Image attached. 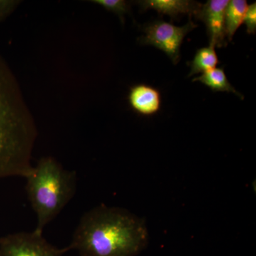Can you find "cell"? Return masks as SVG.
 Returning a JSON list of instances; mask_svg holds the SVG:
<instances>
[{
	"instance_id": "6da1fadb",
	"label": "cell",
	"mask_w": 256,
	"mask_h": 256,
	"mask_svg": "<svg viewBox=\"0 0 256 256\" xmlns=\"http://www.w3.org/2000/svg\"><path fill=\"white\" fill-rule=\"evenodd\" d=\"M148 240L144 220L127 210L102 204L84 215L69 247L80 256H136Z\"/></svg>"
},
{
	"instance_id": "7a4b0ae2",
	"label": "cell",
	"mask_w": 256,
	"mask_h": 256,
	"mask_svg": "<svg viewBox=\"0 0 256 256\" xmlns=\"http://www.w3.org/2000/svg\"><path fill=\"white\" fill-rule=\"evenodd\" d=\"M36 134L18 80L0 56V178L30 174Z\"/></svg>"
},
{
	"instance_id": "3957f363",
	"label": "cell",
	"mask_w": 256,
	"mask_h": 256,
	"mask_svg": "<svg viewBox=\"0 0 256 256\" xmlns=\"http://www.w3.org/2000/svg\"><path fill=\"white\" fill-rule=\"evenodd\" d=\"M25 178L28 200L38 218L35 230L42 233L74 196L76 174L64 170L53 158H44Z\"/></svg>"
},
{
	"instance_id": "277c9868",
	"label": "cell",
	"mask_w": 256,
	"mask_h": 256,
	"mask_svg": "<svg viewBox=\"0 0 256 256\" xmlns=\"http://www.w3.org/2000/svg\"><path fill=\"white\" fill-rule=\"evenodd\" d=\"M197 28L191 20L183 26H176L164 21H156L144 28L146 35L140 38L141 43L151 45L164 52L176 64L180 60V47L185 36Z\"/></svg>"
},
{
	"instance_id": "5b68a950",
	"label": "cell",
	"mask_w": 256,
	"mask_h": 256,
	"mask_svg": "<svg viewBox=\"0 0 256 256\" xmlns=\"http://www.w3.org/2000/svg\"><path fill=\"white\" fill-rule=\"evenodd\" d=\"M69 250V246H54L36 230L10 234L0 238V256H63Z\"/></svg>"
},
{
	"instance_id": "8992f818",
	"label": "cell",
	"mask_w": 256,
	"mask_h": 256,
	"mask_svg": "<svg viewBox=\"0 0 256 256\" xmlns=\"http://www.w3.org/2000/svg\"><path fill=\"white\" fill-rule=\"evenodd\" d=\"M228 0H208L202 4L195 18L206 25L210 44L222 48L226 46V41L225 12Z\"/></svg>"
},
{
	"instance_id": "52a82bcc",
	"label": "cell",
	"mask_w": 256,
	"mask_h": 256,
	"mask_svg": "<svg viewBox=\"0 0 256 256\" xmlns=\"http://www.w3.org/2000/svg\"><path fill=\"white\" fill-rule=\"evenodd\" d=\"M129 102L136 112L144 116L158 112L161 106V96L154 88L140 84L131 88Z\"/></svg>"
},
{
	"instance_id": "ba28073f",
	"label": "cell",
	"mask_w": 256,
	"mask_h": 256,
	"mask_svg": "<svg viewBox=\"0 0 256 256\" xmlns=\"http://www.w3.org/2000/svg\"><path fill=\"white\" fill-rule=\"evenodd\" d=\"M143 10H156L159 14L169 15L172 18L180 14L196 15L202 4L190 0H144L138 2Z\"/></svg>"
},
{
	"instance_id": "9c48e42d",
	"label": "cell",
	"mask_w": 256,
	"mask_h": 256,
	"mask_svg": "<svg viewBox=\"0 0 256 256\" xmlns=\"http://www.w3.org/2000/svg\"><path fill=\"white\" fill-rule=\"evenodd\" d=\"M246 0L228 1L225 12L226 34L230 42L240 25L244 23L248 9Z\"/></svg>"
},
{
	"instance_id": "30bf717a",
	"label": "cell",
	"mask_w": 256,
	"mask_h": 256,
	"mask_svg": "<svg viewBox=\"0 0 256 256\" xmlns=\"http://www.w3.org/2000/svg\"><path fill=\"white\" fill-rule=\"evenodd\" d=\"M192 82H200L210 88L213 92H233L244 99V96L239 94L229 82L224 68H215L205 72L200 76L196 77Z\"/></svg>"
},
{
	"instance_id": "8fae6325",
	"label": "cell",
	"mask_w": 256,
	"mask_h": 256,
	"mask_svg": "<svg viewBox=\"0 0 256 256\" xmlns=\"http://www.w3.org/2000/svg\"><path fill=\"white\" fill-rule=\"evenodd\" d=\"M218 64V56L215 50V46L204 47L197 50L194 58L190 63L191 70L188 76H192L197 74H204L212 69L215 68Z\"/></svg>"
},
{
	"instance_id": "7c38bea8",
	"label": "cell",
	"mask_w": 256,
	"mask_h": 256,
	"mask_svg": "<svg viewBox=\"0 0 256 256\" xmlns=\"http://www.w3.org/2000/svg\"><path fill=\"white\" fill-rule=\"evenodd\" d=\"M92 2L100 5L108 11L117 14L122 22H124V16L129 12V4L124 0H92Z\"/></svg>"
},
{
	"instance_id": "4fadbf2b",
	"label": "cell",
	"mask_w": 256,
	"mask_h": 256,
	"mask_svg": "<svg viewBox=\"0 0 256 256\" xmlns=\"http://www.w3.org/2000/svg\"><path fill=\"white\" fill-rule=\"evenodd\" d=\"M244 22L247 28V33L255 34L256 32V2L248 5Z\"/></svg>"
},
{
	"instance_id": "5bb4252c",
	"label": "cell",
	"mask_w": 256,
	"mask_h": 256,
	"mask_svg": "<svg viewBox=\"0 0 256 256\" xmlns=\"http://www.w3.org/2000/svg\"><path fill=\"white\" fill-rule=\"evenodd\" d=\"M18 4L20 1L16 0H0V22L11 14Z\"/></svg>"
}]
</instances>
